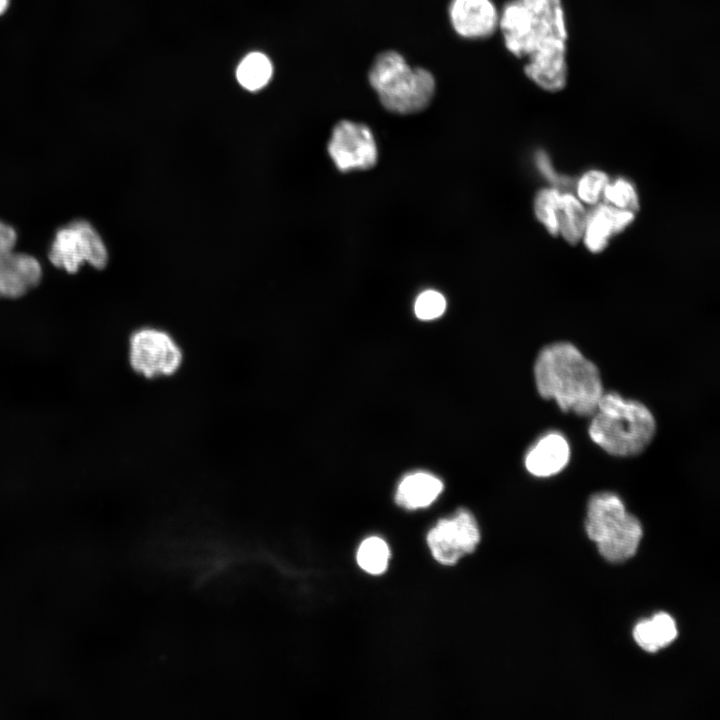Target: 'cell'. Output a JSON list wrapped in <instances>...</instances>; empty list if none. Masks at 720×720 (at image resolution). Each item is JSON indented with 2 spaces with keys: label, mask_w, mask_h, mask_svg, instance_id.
Returning <instances> with one entry per match:
<instances>
[{
  "label": "cell",
  "mask_w": 720,
  "mask_h": 720,
  "mask_svg": "<svg viewBox=\"0 0 720 720\" xmlns=\"http://www.w3.org/2000/svg\"><path fill=\"white\" fill-rule=\"evenodd\" d=\"M534 376L542 398L579 416H592L604 393L597 366L568 342L545 346L536 358Z\"/></svg>",
  "instance_id": "obj_2"
},
{
  "label": "cell",
  "mask_w": 720,
  "mask_h": 720,
  "mask_svg": "<svg viewBox=\"0 0 720 720\" xmlns=\"http://www.w3.org/2000/svg\"><path fill=\"white\" fill-rule=\"evenodd\" d=\"M443 483L434 475L415 472L405 476L397 487L395 501L406 509L427 507L439 496Z\"/></svg>",
  "instance_id": "obj_14"
},
{
  "label": "cell",
  "mask_w": 720,
  "mask_h": 720,
  "mask_svg": "<svg viewBox=\"0 0 720 720\" xmlns=\"http://www.w3.org/2000/svg\"><path fill=\"white\" fill-rule=\"evenodd\" d=\"M656 422L643 403L617 392L603 393L588 428L591 440L613 456L641 453L652 441Z\"/></svg>",
  "instance_id": "obj_3"
},
{
  "label": "cell",
  "mask_w": 720,
  "mask_h": 720,
  "mask_svg": "<svg viewBox=\"0 0 720 720\" xmlns=\"http://www.w3.org/2000/svg\"><path fill=\"white\" fill-rule=\"evenodd\" d=\"M128 362L131 369L147 380L175 375L184 360L183 350L168 331L144 326L128 339Z\"/></svg>",
  "instance_id": "obj_6"
},
{
  "label": "cell",
  "mask_w": 720,
  "mask_h": 720,
  "mask_svg": "<svg viewBox=\"0 0 720 720\" xmlns=\"http://www.w3.org/2000/svg\"><path fill=\"white\" fill-rule=\"evenodd\" d=\"M633 636L641 648L656 652L676 638L677 628L674 619L661 612L649 620L640 621L634 628Z\"/></svg>",
  "instance_id": "obj_15"
},
{
  "label": "cell",
  "mask_w": 720,
  "mask_h": 720,
  "mask_svg": "<svg viewBox=\"0 0 720 720\" xmlns=\"http://www.w3.org/2000/svg\"><path fill=\"white\" fill-rule=\"evenodd\" d=\"M634 219L630 210L619 209L606 203L598 204L586 216L584 243L593 253L602 251L608 239L624 230Z\"/></svg>",
  "instance_id": "obj_13"
},
{
  "label": "cell",
  "mask_w": 720,
  "mask_h": 720,
  "mask_svg": "<svg viewBox=\"0 0 720 720\" xmlns=\"http://www.w3.org/2000/svg\"><path fill=\"white\" fill-rule=\"evenodd\" d=\"M273 66L269 58L260 52L246 55L236 69L239 84L249 91H257L270 81Z\"/></svg>",
  "instance_id": "obj_17"
},
{
  "label": "cell",
  "mask_w": 720,
  "mask_h": 720,
  "mask_svg": "<svg viewBox=\"0 0 720 720\" xmlns=\"http://www.w3.org/2000/svg\"><path fill=\"white\" fill-rule=\"evenodd\" d=\"M49 260L57 268L75 273L87 262L96 269H103L108 262L107 248L94 227L86 220L78 219L60 228L52 242Z\"/></svg>",
  "instance_id": "obj_7"
},
{
  "label": "cell",
  "mask_w": 720,
  "mask_h": 720,
  "mask_svg": "<svg viewBox=\"0 0 720 720\" xmlns=\"http://www.w3.org/2000/svg\"><path fill=\"white\" fill-rule=\"evenodd\" d=\"M586 215L581 202L572 194H561L558 208V228L563 238L576 244L584 234Z\"/></svg>",
  "instance_id": "obj_16"
},
{
  "label": "cell",
  "mask_w": 720,
  "mask_h": 720,
  "mask_svg": "<svg viewBox=\"0 0 720 720\" xmlns=\"http://www.w3.org/2000/svg\"><path fill=\"white\" fill-rule=\"evenodd\" d=\"M608 176L599 170H590L578 182L577 193L581 201L595 205L608 185Z\"/></svg>",
  "instance_id": "obj_21"
},
{
  "label": "cell",
  "mask_w": 720,
  "mask_h": 720,
  "mask_svg": "<svg viewBox=\"0 0 720 720\" xmlns=\"http://www.w3.org/2000/svg\"><path fill=\"white\" fill-rule=\"evenodd\" d=\"M561 194L553 188H544L537 193L535 214L551 235L559 233L558 208Z\"/></svg>",
  "instance_id": "obj_19"
},
{
  "label": "cell",
  "mask_w": 720,
  "mask_h": 720,
  "mask_svg": "<svg viewBox=\"0 0 720 720\" xmlns=\"http://www.w3.org/2000/svg\"><path fill=\"white\" fill-rule=\"evenodd\" d=\"M585 527L589 538L597 543L600 554L611 562L631 558L642 537L639 520L628 513L619 496L611 492H599L590 497Z\"/></svg>",
  "instance_id": "obj_5"
},
{
  "label": "cell",
  "mask_w": 720,
  "mask_h": 720,
  "mask_svg": "<svg viewBox=\"0 0 720 720\" xmlns=\"http://www.w3.org/2000/svg\"><path fill=\"white\" fill-rule=\"evenodd\" d=\"M504 46L524 59L523 72L538 88L555 93L568 80V28L562 0H509L499 13Z\"/></svg>",
  "instance_id": "obj_1"
},
{
  "label": "cell",
  "mask_w": 720,
  "mask_h": 720,
  "mask_svg": "<svg viewBox=\"0 0 720 720\" xmlns=\"http://www.w3.org/2000/svg\"><path fill=\"white\" fill-rule=\"evenodd\" d=\"M446 310L445 297L436 290H425L418 295L414 312L420 320L439 318Z\"/></svg>",
  "instance_id": "obj_22"
},
{
  "label": "cell",
  "mask_w": 720,
  "mask_h": 720,
  "mask_svg": "<svg viewBox=\"0 0 720 720\" xmlns=\"http://www.w3.org/2000/svg\"><path fill=\"white\" fill-rule=\"evenodd\" d=\"M9 0H0V15L6 10Z\"/></svg>",
  "instance_id": "obj_24"
},
{
  "label": "cell",
  "mask_w": 720,
  "mask_h": 720,
  "mask_svg": "<svg viewBox=\"0 0 720 720\" xmlns=\"http://www.w3.org/2000/svg\"><path fill=\"white\" fill-rule=\"evenodd\" d=\"M17 234L0 220V298H18L41 280L42 269L36 258L14 252Z\"/></svg>",
  "instance_id": "obj_10"
},
{
  "label": "cell",
  "mask_w": 720,
  "mask_h": 720,
  "mask_svg": "<svg viewBox=\"0 0 720 720\" xmlns=\"http://www.w3.org/2000/svg\"><path fill=\"white\" fill-rule=\"evenodd\" d=\"M390 550L386 542L379 537L365 539L358 551V565L366 572L377 575L383 573L388 565Z\"/></svg>",
  "instance_id": "obj_18"
},
{
  "label": "cell",
  "mask_w": 720,
  "mask_h": 720,
  "mask_svg": "<svg viewBox=\"0 0 720 720\" xmlns=\"http://www.w3.org/2000/svg\"><path fill=\"white\" fill-rule=\"evenodd\" d=\"M499 13L493 0H450L448 19L461 38L480 40L498 31Z\"/></svg>",
  "instance_id": "obj_11"
},
{
  "label": "cell",
  "mask_w": 720,
  "mask_h": 720,
  "mask_svg": "<svg viewBox=\"0 0 720 720\" xmlns=\"http://www.w3.org/2000/svg\"><path fill=\"white\" fill-rule=\"evenodd\" d=\"M368 83L382 106L397 114L424 110L436 91L433 73L421 66H412L396 50L380 52L368 70Z\"/></svg>",
  "instance_id": "obj_4"
},
{
  "label": "cell",
  "mask_w": 720,
  "mask_h": 720,
  "mask_svg": "<svg viewBox=\"0 0 720 720\" xmlns=\"http://www.w3.org/2000/svg\"><path fill=\"white\" fill-rule=\"evenodd\" d=\"M327 149L342 172L370 169L377 163L378 150L373 132L360 122L339 121L333 127Z\"/></svg>",
  "instance_id": "obj_8"
},
{
  "label": "cell",
  "mask_w": 720,
  "mask_h": 720,
  "mask_svg": "<svg viewBox=\"0 0 720 720\" xmlns=\"http://www.w3.org/2000/svg\"><path fill=\"white\" fill-rule=\"evenodd\" d=\"M538 160V166L542 173L549 177L551 180L555 179V174L553 173V170L550 168V163L548 161V158L544 153H540L537 157Z\"/></svg>",
  "instance_id": "obj_23"
},
{
  "label": "cell",
  "mask_w": 720,
  "mask_h": 720,
  "mask_svg": "<svg viewBox=\"0 0 720 720\" xmlns=\"http://www.w3.org/2000/svg\"><path fill=\"white\" fill-rule=\"evenodd\" d=\"M603 194L607 202L619 209L635 211L639 208L636 191L625 179L619 178L613 184L608 183Z\"/></svg>",
  "instance_id": "obj_20"
},
{
  "label": "cell",
  "mask_w": 720,
  "mask_h": 720,
  "mask_svg": "<svg viewBox=\"0 0 720 720\" xmlns=\"http://www.w3.org/2000/svg\"><path fill=\"white\" fill-rule=\"evenodd\" d=\"M570 459V446L566 437L558 431L543 434L528 449L524 464L536 477H550L561 472Z\"/></svg>",
  "instance_id": "obj_12"
},
{
  "label": "cell",
  "mask_w": 720,
  "mask_h": 720,
  "mask_svg": "<svg viewBox=\"0 0 720 720\" xmlns=\"http://www.w3.org/2000/svg\"><path fill=\"white\" fill-rule=\"evenodd\" d=\"M480 541V532L473 515L460 509L451 518L441 519L427 534L433 557L443 565H453L472 553Z\"/></svg>",
  "instance_id": "obj_9"
}]
</instances>
